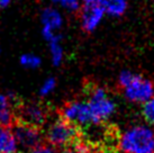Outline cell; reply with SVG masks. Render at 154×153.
<instances>
[{"label":"cell","mask_w":154,"mask_h":153,"mask_svg":"<svg viewBox=\"0 0 154 153\" xmlns=\"http://www.w3.org/2000/svg\"><path fill=\"white\" fill-rule=\"evenodd\" d=\"M57 150L55 148H53L52 145L48 143H41L38 146H36L35 149H33L29 153H56Z\"/></svg>","instance_id":"cell-17"},{"label":"cell","mask_w":154,"mask_h":153,"mask_svg":"<svg viewBox=\"0 0 154 153\" xmlns=\"http://www.w3.org/2000/svg\"><path fill=\"white\" fill-rule=\"evenodd\" d=\"M42 21H43V25L45 27H48L53 30H59L63 23L59 11H56L52 8H46L44 10L43 15H42Z\"/></svg>","instance_id":"cell-10"},{"label":"cell","mask_w":154,"mask_h":153,"mask_svg":"<svg viewBox=\"0 0 154 153\" xmlns=\"http://www.w3.org/2000/svg\"><path fill=\"white\" fill-rule=\"evenodd\" d=\"M143 115L147 123L154 125V96L144 104Z\"/></svg>","instance_id":"cell-14"},{"label":"cell","mask_w":154,"mask_h":153,"mask_svg":"<svg viewBox=\"0 0 154 153\" xmlns=\"http://www.w3.org/2000/svg\"><path fill=\"white\" fill-rule=\"evenodd\" d=\"M119 150L124 153H154V132L146 126H134L120 135Z\"/></svg>","instance_id":"cell-2"},{"label":"cell","mask_w":154,"mask_h":153,"mask_svg":"<svg viewBox=\"0 0 154 153\" xmlns=\"http://www.w3.org/2000/svg\"><path fill=\"white\" fill-rule=\"evenodd\" d=\"M44 140L57 151L72 149L82 140L81 128L60 116L51 124Z\"/></svg>","instance_id":"cell-1"},{"label":"cell","mask_w":154,"mask_h":153,"mask_svg":"<svg viewBox=\"0 0 154 153\" xmlns=\"http://www.w3.org/2000/svg\"><path fill=\"white\" fill-rule=\"evenodd\" d=\"M14 102V111L16 116V122L28 124L35 127L42 128L47 122L50 116V107L42 101H23L10 98Z\"/></svg>","instance_id":"cell-4"},{"label":"cell","mask_w":154,"mask_h":153,"mask_svg":"<svg viewBox=\"0 0 154 153\" xmlns=\"http://www.w3.org/2000/svg\"><path fill=\"white\" fill-rule=\"evenodd\" d=\"M10 1H11V0H0V9L7 7V6L10 4Z\"/></svg>","instance_id":"cell-19"},{"label":"cell","mask_w":154,"mask_h":153,"mask_svg":"<svg viewBox=\"0 0 154 153\" xmlns=\"http://www.w3.org/2000/svg\"><path fill=\"white\" fill-rule=\"evenodd\" d=\"M54 2L60 4L61 6H63L65 9H68L69 11H72L75 13L80 8V4H79V0H53Z\"/></svg>","instance_id":"cell-15"},{"label":"cell","mask_w":154,"mask_h":153,"mask_svg":"<svg viewBox=\"0 0 154 153\" xmlns=\"http://www.w3.org/2000/svg\"><path fill=\"white\" fill-rule=\"evenodd\" d=\"M63 153H85V152H81V151H79L78 149H74V148H72V149L65 150Z\"/></svg>","instance_id":"cell-20"},{"label":"cell","mask_w":154,"mask_h":153,"mask_svg":"<svg viewBox=\"0 0 154 153\" xmlns=\"http://www.w3.org/2000/svg\"><path fill=\"white\" fill-rule=\"evenodd\" d=\"M51 54L52 61L54 65H59L63 59V48L61 47L60 42H51Z\"/></svg>","instance_id":"cell-12"},{"label":"cell","mask_w":154,"mask_h":153,"mask_svg":"<svg viewBox=\"0 0 154 153\" xmlns=\"http://www.w3.org/2000/svg\"><path fill=\"white\" fill-rule=\"evenodd\" d=\"M101 6L110 16H120L127 8V0H103Z\"/></svg>","instance_id":"cell-11"},{"label":"cell","mask_w":154,"mask_h":153,"mask_svg":"<svg viewBox=\"0 0 154 153\" xmlns=\"http://www.w3.org/2000/svg\"><path fill=\"white\" fill-rule=\"evenodd\" d=\"M20 63L22 65L29 69L38 68L41 64V59L36 55H32V54H24L20 56Z\"/></svg>","instance_id":"cell-13"},{"label":"cell","mask_w":154,"mask_h":153,"mask_svg":"<svg viewBox=\"0 0 154 153\" xmlns=\"http://www.w3.org/2000/svg\"><path fill=\"white\" fill-rule=\"evenodd\" d=\"M17 145L25 151H32L41 143H43L42 128L35 127L22 122H15L11 127Z\"/></svg>","instance_id":"cell-7"},{"label":"cell","mask_w":154,"mask_h":153,"mask_svg":"<svg viewBox=\"0 0 154 153\" xmlns=\"http://www.w3.org/2000/svg\"><path fill=\"white\" fill-rule=\"evenodd\" d=\"M55 85H56V81L54 78H50V79H47L45 82L43 83V86L41 87V90H39V95L44 97V96H46L48 95L50 92H52L54 88H55Z\"/></svg>","instance_id":"cell-16"},{"label":"cell","mask_w":154,"mask_h":153,"mask_svg":"<svg viewBox=\"0 0 154 153\" xmlns=\"http://www.w3.org/2000/svg\"><path fill=\"white\" fill-rule=\"evenodd\" d=\"M105 14V9L101 5H85L81 11L82 30L90 33L97 28Z\"/></svg>","instance_id":"cell-8"},{"label":"cell","mask_w":154,"mask_h":153,"mask_svg":"<svg viewBox=\"0 0 154 153\" xmlns=\"http://www.w3.org/2000/svg\"><path fill=\"white\" fill-rule=\"evenodd\" d=\"M89 95L88 104L92 113L94 124H100L115 111V104L107 97L105 89L100 87L91 88Z\"/></svg>","instance_id":"cell-5"},{"label":"cell","mask_w":154,"mask_h":153,"mask_svg":"<svg viewBox=\"0 0 154 153\" xmlns=\"http://www.w3.org/2000/svg\"><path fill=\"white\" fill-rule=\"evenodd\" d=\"M15 122L16 116L10 98L0 95V127L11 128Z\"/></svg>","instance_id":"cell-9"},{"label":"cell","mask_w":154,"mask_h":153,"mask_svg":"<svg viewBox=\"0 0 154 153\" xmlns=\"http://www.w3.org/2000/svg\"><path fill=\"white\" fill-rule=\"evenodd\" d=\"M103 0H83L85 5H101Z\"/></svg>","instance_id":"cell-18"},{"label":"cell","mask_w":154,"mask_h":153,"mask_svg":"<svg viewBox=\"0 0 154 153\" xmlns=\"http://www.w3.org/2000/svg\"><path fill=\"white\" fill-rule=\"evenodd\" d=\"M118 83L124 89L125 97L134 102H146L154 96V85L138 74L123 71L119 74Z\"/></svg>","instance_id":"cell-3"},{"label":"cell","mask_w":154,"mask_h":153,"mask_svg":"<svg viewBox=\"0 0 154 153\" xmlns=\"http://www.w3.org/2000/svg\"><path fill=\"white\" fill-rule=\"evenodd\" d=\"M60 116L71 123L75 124L81 128L89 124H94V117L88 102L83 101H68L61 107Z\"/></svg>","instance_id":"cell-6"}]
</instances>
